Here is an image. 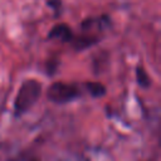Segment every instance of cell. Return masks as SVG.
<instances>
[{"instance_id": "6da1fadb", "label": "cell", "mask_w": 161, "mask_h": 161, "mask_svg": "<svg viewBox=\"0 0 161 161\" xmlns=\"http://www.w3.org/2000/svg\"><path fill=\"white\" fill-rule=\"evenodd\" d=\"M40 91H42V86L34 80V79H29L25 80L18 94L15 98V103H14V109H15V114H23L26 111H29L38 101L39 96H40Z\"/></svg>"}, {"instance_id": "7a4b0ae2", "label": "cell", "mask_w": 161, "mask_h": 161, "mask_svg": "<svg viewBox=\"0 0 161 161\" xmlns=\"http://www.w3.org/2000/svg\"><path fill=\"white\" fill-rule=\"evenodd\" d=\"M79 96L75 86L68 83H54L48 89V98L54 103H67Z\"/></svg>"}, {"instance_id": "3957f363", "label": "cell", "mask_w": 161, "mask_h": 161, "mask_svg": "<svg viewBox=\"0 0 161 161\" xmlns=\"http://www.w3.org/2000/svg\"><path fill=\"white\" fill-rule=\"evenodd\" d=\"M49 36L50 38H57L62 42H67L72 38V33H70V29L65 24H58L52 29Z\"/></svg>"}, {"instance_id": "277c9868", "label": "cell", "mask_w": 161, "mask_h": 161, "mask_svg": "<svg viewBox=\"0 0 161 161\" xmlns=\"http://www.w3.org/2000/svg\"><path fill=\"white\" fill-rule=\"evenodd\" d=\"M88 91L94 96V97H99L104 93V87L99 83H88Z\"/></svg>"}, {"instance_id": "5b68a950", "label": "cell", "mask_w": 161, "mask_h": 161, "mask_svg": "<svg viewBox=\"0 0 161 161\" xmlns=\"http://www.w3.org/2000/svg\"><path fill=\"white\" fill-rule=\"evenodd\" d=\"M137 77H138V82L142 86H147L148 84V78H147V75H146L143 69H138L137 70Z\"/></svg>"}]
</instances>
